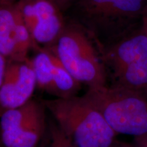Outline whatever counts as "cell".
I'll use <instances>...</instances> for the list:
<instances>
[{
  "label": "cell",
  "instance_id": "13",
  "mask_svg": "<svg viewBox=\"0 0 147 147\" xmlns=\"http://www.w3.org/2000/svg\"><path fill=\"white\" fill-rule=\"evenodd\" d=\"M7 65H8V60L0 53V88L4 79Z\"/></svg>",
  "mask_w": 147,
  "mask_h": 147
},
{
  "label": "cell",
  "instance_id": "1",
  "mask_svg": "<svg viewBox=\"0 0 147 147\" xmlns=\"http://www.w3.org/2000/svg\"><path fill=\"white\" fill-rule=\"evenodd\" d=\"M147 0H76L66 18L87 31L102 49L143 29Z\"/></svg>",
  "mask_w": 147,
  "mask_h": 147
},
{
  "label": "cell",
  "instance_id": "15",
  "mask_svg": "<svg viewBox=\"0 0 147 147\" xmlns=\"http://www.w3.org/2000/svg\"><path fill=\"white\" fill-rule=\"evenodd\" d=\"M143 30L147 34V10L145 13L144 17V21H143Z\"/></svg>",
  "mask_w": 147,
  "mask_h": 147
},
{
  "label": "cell",
  "instance_id": "8",
  "mask_svg": "<svg viewBox=\"0 0 147 147\" xmlns=\"http://www.w3.org/2000/svg\"><path fill=\"white\" fill-rule=\"evenodd\" d=\"M35 46L15 2H0V53L8 61H25Z\"/></svg>",
  "mask_w": 147,
  "mask_h": 147
},
{
  "label": "cell",
  "instance_id": "2",
  "mask_svg": "<svg viewBox=\"0 0 147 147\" xmlns=\"http://www.w3.org/2000/svg\"><path fill=\"white\" fill-rule=\"evenodd\" d=\"M55 122L77 147H113L117 133L82 96L42 100Z\"/></svg>",
  "mask_w": 147,
  "mask_h": 147
},
{
  "label": "cell",
  "instance_id": "14",
  "mask_svg": "<svg viewBox=\"0 0 147 147\" xmlns=\"http://www.w3.org/2000/svg\"><path fill=\"white\" fill-rule=\"evenodd\" d=\"M51 1L54 2L65 13L76 0H51Z\"/></svg>",
  "mask_w": 147,
  "mask_h": 147
},
{
  "label": "cell",
  "instance_id": "4",
  "mask_svg": "<svg viewBox=\"0 0 147 147\" xmlns=\"http://www.w3.org/2000/svg\"><path fill=\"white\" fill-rule=\"evenodd\" d=\"M67 70L88 87L106 85L107 71L96 45L87 31L67 18L65 27L50 47Z\"/></svg>",
  "mask_w": 147,
  "mask_h": 147
},
{
  "label": "cell",
  "instance_id": "12",
  "mask_svg": "<svg viewBox=\"0 0 147 147\" xmlns=\"http://www.w3.org/2000/svg\"><path fill=\"white\" fill-rule=\"evenodd\" d=\"M42 140L44 142L43 147H77L54 119L48 122L47 131Z\"/></svg>",
  "mask_w": 147,
  "mask_h": 147
},
{
  "label": "cell",
  "instance_id": "5",
  "mask_svg": "<svg viewBox=\"0 0 147 147\" xmlns=\"http://www.w3.org/2000/svg\"><path fill=\"white\" fill-rule=\"evenodd\" d=\"M47 108L42 100L31 99L20 107L0 115L3 147H37L47 129Z\"/></svg>",
  "mask_w": 147,
  "mask_h": 147
},
{
  "label": "cell",
  "instance_id": "11",
  "mask_svg": "<svg viewBox=\"0 0 147 147\" xmlns=\"http://www.w3.org/2000/svg\"><path fill=\"white\" fill-rule=\"evenodd\" d=\"M114 85L147 97V59L129 64L112 76Z\"/></svg>",
  "mask_w": 147,
  "mask_h": 147
},
{
  "label": "cell",
  "instance_id": "17",
  "mask_svg": "<svg viewBox=\"0 0 147 147\" xmlns=\"http://www.w3.org/2000/svg\"><path fill=\"white\" fill-rule=\"evenodd\" d=\"M0 147H3L2 143H1V138H0Z\"/></svg>",
  "mask_w": 147,
  "mask_h": 147
},
{
  "label": "cell",
  "instance_id": "10",
  "mask_svg": "<svg viewBox=\"0 0 147 147\" xmlns=\"http://www.w3.org/2000/svg\"><path fill=\"white\" fill-rule=\"evenodd\" d=\"M100 53L106 69L113 76L129 64L147 59V34L142 29L104 48Z\"/></svg>",
  "mask_w": 147,
  "mask_h": 147
},
{
  "label": "cell",
  "instance_id": "9",
  "mask_svg": "<svg viewBox=\"0 0 147 147\" xmlns=\"http://www.w3.org/2000/svg\"><path fill=\"white\" fill-rule=\"evenodd\" d=\"M36 87V74L29 59L25 61H8L0 88V115L26 104Z\"/></svg>",
  "mask_w": 147,
  "mask_h": 147
},
{
  "label": "cell",
  "instance_id": "7",
  "mask_svg": "<svg viewBox=\"0 0 147 147\" xmlns=\"http://www.w3.org/2000/svg\"><path fill=\"white\" fill-rule=\"evenodd\" d=\"M31 60L37 87L56 98L76 96L81 84L69 74L49 48H37Z\"/></svg>",
  "mask_w": 147,
  "mask_h": 147
},
{
  "label": "cell",
  "instance_id": "3",
  "mask_svg": "<svg viewBox=\"0 0 147 147\" xmlns=\"http://www.w3.org/2000/svg\"><path fill=\"white\" fill-rule=\"evenodd\" d=\"M117 134L147 135V97L112 84L88 87L82 95Z\"/></svg>",
  "mask_w": 147,
  "mask_h": 147
},
{
  "label": "cell",
  "instance_id": "16",
  "mask_svg": "<svg viewBox=\"0 0 147 147\" xmlns=\"http://www.w3.org/2000/svg\"><path fill=\"white\" fill-rule=\"evenodd\" d=\"M17 0H0V2H15Z\"/></svg>",
  "mask_w": 147,
  "mask_h": 147
},
{
  "label": "cell",
  "instance_id": "6",
  "mask_svg": "<svg viewBox=\"0 0 147 147\" xmlns=\"http://www.w3.org/2000/svg\"><path fill=\"white\" fill-rule=\"evenodd\" d=\"M35 49L52 46L65 27V13L51 0H17Z\"/></svg>",
  "mask_w": 147,
  "mask_h": 147
}]
</instances>
